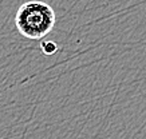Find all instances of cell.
I'll use <instances>...</instances> for the list:
<instances>
[{"mask_svg":"<svg viewBox=\"0 0 146 139\" xmlns=\"http://www.w3.org/2000/svg\"><path fill=\"white\" fill-rule=\"evenodd\" d=\"M55 11L39 0L22 4L15 16V24L20 35L32 40H39L48 35L55 26Z\"/></svg>","mask_w":146,"mask_h":139,"instance_id":"1","label":"cell"},{"mask_svg":"<svg viewBox=\"0 0 146 139\" xmlns=\"http://www.w3.org/2000/svg\"><path fill=\"white\" fill-rule=\"evenodd\" d=\"M40 48H42V51H43V54L44 55H52L56 52L58 49V45L56 43H54V42L48 40V42H43V43H40Z\"/></svg>","mask_w":146,"mask_h":139,"instance_id":"2","label":"cell"}]
</instances>
